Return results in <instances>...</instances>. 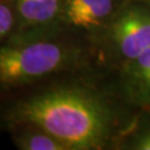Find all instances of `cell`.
Wrapping results in <instances>:
<instances>
[{
    "label": "cell",
    "instance_id": "6da1fadb",
    "mask_svg": "<svg viewBox=\"0 0 150 150\" xmlns=\"http://www.w3.org/2000/svg\"><path fill=\"white\" fill-rule=\"evenodd\" d=\"M11 119L40 128L70 149L96 148L108 127L101 105L78 89H57L31 97L13 109Z\"/></svg>",
    "mask_w": 150,
    "mask_h": 150
},
{
    "label": "cell",
    "instance_id": "7a4b0ae2",
    "mask_svg": "<svg viewBox=\"0 0 150 150\" xmlns=\"http://www.w3.org/2000/svg\"><path fill=\"white\" fill-rule=\"evenodd\" d=\"M66 54L54 42H32L0 48V85L13 87L52 72L62 64Z\"/></svg>",
    "mask_w": 150,
    "mask_h": 150
},
{
    "label": "cell",
    "instance_id": "3957f363",
    "mask_svg": "<svg viewBox=\"0 0 150 150\" xmlns=\"http://www.w3.org/2000/svg\"><path fill=\"white\" fill-rule=\"evenodd\" d=\"M115 39L128 59L136 60L150 49V13L129 11L115 26Z\"/></svg>",
    "mask_w": 150,
    "mask_h": 150
},
{
    "label": "cell",
    "instance_id": "277c9868",
    "mask_svg": "<svg viewBox=\"0 0 150 150\" xmlns=\"http://www.w3.org/2000/svg\"><path fill=\"white\" fill-rule=\"evenodd\" d=\"M112 8V0H70L67 17L78 27L98 25Z\"/></svg>",
    "mask_w": 150,
    "mask_h": 150
},
{
    "label": "cell",
    "instance_id": "5b68a950",
    "mask_svg": "<svg viewBox=\"0 0 150 150\" xmlns=\"http://www.w3.org/2000/svg\"><path fill=\"white\" fill-rule=\"evenodd\" d=\"M58 4L59 0H18V10L27 21L42 22L54 16Z\"/></svg>",
    "mask_w": 150,
    "mask_h": 150
},
{
    "label": "cell",
    "instance_id": "8992f818",
    "mask_svg": "<svg viewBox=\"0 0 150 150\" xmlns=\"http://www.w3.org/2000/svg\"><path fill=\"white\" fill-rule=\"evenodd\" d=\"M19 146L27 150H64L70 149L61 140L43 131V134H22L18 141Z\"/></svg>",
    "mask_w": 150,
    "mask_h": 150
},
{
    "label": "cell",
    "instance_id": "52a82bcc",
    "mask_svg": "<svg viewBox=\"0 0 150 150\" xmlns=\"http://www.w3.org/2000/svg\"><path fill=\"white\" fill-rule=\"evenodd\" d=\"M136 64L138 75L150 88V49L136 59Z\"/></svg>",
    "mask_w": 150,
    "mask_h": 150
},
{
    "label": "cell",
    "instance_id": "ba28073f",
    "mask_svg": "<svg viewBox=\"0 0 150 150\" xmlns=\"http://www.w3.org/2000/svg\"><path fill=\"white\" fill-rule=\"evenodd\" d=\"M13 23V16L9 6L0 4V39L10 31Z\"/></svg>",
    "mask_w": 150,
    "mask_h": 150
},
{
    "label": "cell",
    "instance_id": "9c48e42d",
    "mask_svg": "<svg viewBox=\"0 0 150 150\" xmlns=\"http://www.w3.org/2000/svg\"><path fill=\"white\" fill-rule=\"evenodd\" d=\"M139 147H140V149H142V150H150V134L142 140V142L140 144Z\"/></svg>",
    "mask_w": 150,
    "mask_h": 150
}]
</instances>
